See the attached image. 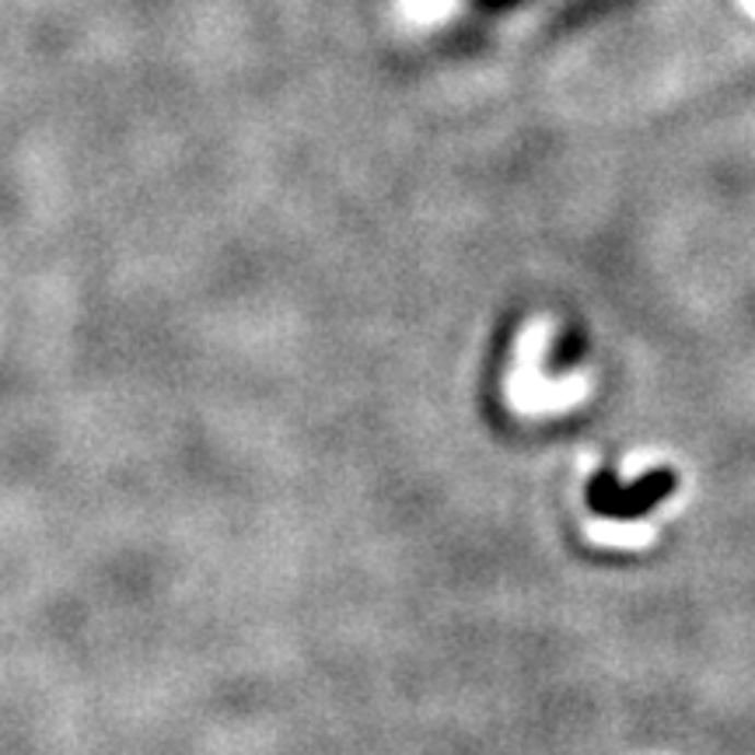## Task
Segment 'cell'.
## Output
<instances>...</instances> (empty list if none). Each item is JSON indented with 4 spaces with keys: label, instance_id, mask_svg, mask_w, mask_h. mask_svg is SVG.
Returning a JSON list of instances; mask_svg holds the SVG:
<instances>
[{
    "label": "cell",
    "instance_id": "1",
    "mask_svg": "<svg viewBox=\"0 0 755 755\" xmlns=\"http://www.w3.org/2000/svg\"><path fill=\"white\" fill-rule=\"evenodd\" d=\"M678 490V473L675 469H654L640 476L637 483H623L616 479L613 469H599L588 483V508L602 514V518H613V521H637L643 514H651L661 500H669Z\"/></svg>",
    "mask_w": 755,
    "mask_h": 755
},
{
    "label": "cell",
    "instance_id": "2",
    "mask_svg": "<svg viewBox=\"0 0 755 755\" xmlns=\"http://www.w3.org/2000/svg\"><path fill=\"white\" fill-rule=\"evenodd\" d=\"M455 4L458 0H403V11L413 18V22L434 25V22H444V18L455 11Z\"/></svg>",
    "mask_w": 755,
    "mask_h": 755
},
{
    "label": "cell",
    "instance_id": "3",
    "mask_svg": "<svg viewBox=\"0 0 755 755\" xmlns=\"http://www.w3.org/2000/svg\"><path fill=\"white\" fill-rule=\"evenodd\" d=\"M581 353H584V339L578 333H567L560 336V344L553 347V368H573L581 361Z\"/></svg>",
    "mask_w": 755,
    "mask_h": 755
},
{
    "label": "cell",
    "instance_id": "4",
    "mask_svg": "<svg viewBox=\"0 0 755 755\" xmlns=\"http://www.w3.org/2000/svg\"><path fill=\"white\" fill-rule=\"evenodd\" d=\"M742 4H745V11H748V14H755V0H742Z\"/></svg>",
    "mask_w": 755,
    "mask_h": 755
}]
</instances>
